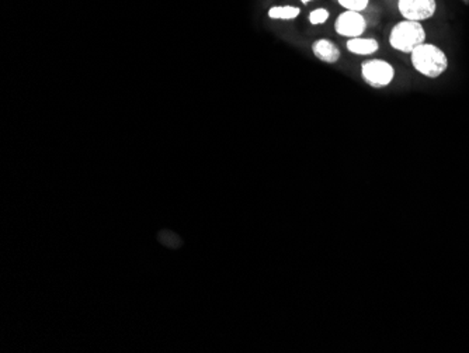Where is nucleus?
Returning <instances> with one entry per match:
<instances>
[{
  "mask_svg": "<svg viewBox=\"0 0 469 353\" xmlns=\"http://www.w3.org/2000/svg\"><path fill=\"white\" fill-rule=\"evenodd\" d=\"M413 68L423 76L436 79L440 78L448 69L447 54L434 44H421L411 54Z\"/></svg>",
  "mask_w": 469,
  "mask_h": 353,
  "instance_id": "obj_1",
  "label": "nucleus"
},
{
  "mask_svg": "<svg viewBox=\"0 0 469 353\" xmlns=\"http://www.w3.org/2000/svg\"><path fill=\"white\" fill-rule=\"evenodd\" d=\"M426 43V30L420 21L402 20L394 26L389 33V44L394 50L411 54L417 47Z\"/></svg>",
  "mask_w": 469,
  "mask_h": 353,
  "instance_id": "obj_2",
  "label": "nucleus"
},
{
  "mask_svg": "<svg viewBox=\"0 0 469 353\" xmlns=\"http://www.w3.org/2000/svg\"><path fill=\"white\" fill-rule=\"evenodd\" d=\"M361 76L367 85L375 89H382L392 83L395 69L384 59H367L361 65Z\"/></svg>",
  "mask_w": 469,
  "mask_h": 353,
  "instance_id": "obj_3",
  "label": "nucleus"
},
{
  "mask_svg": "<svg viewBox=\"0 0 469 353\" xmlns=\"http://www.w3.org/2000/svg\"><path fill=\"white\" fill-rule=\"evenodd\" d=\"M398 10L405 20L424 21L437 11L436 0H398Z\"/></svg>",
  "mask_w": 469,
  "mask_h": 353,
  "instance_id": "obj_4",
  "label": "nucleus"
},
{
  "mask_svg": "<svg viewBox=\"0 0 469 353\" xmlns=\"http://www.w3.org/2000/svg\"><path fill=\"white\" fill-rule=\"evenodd\" d=\"M367 28V20L360 11L345 10L335 21V31L347 38H355L364 34Z\"/></svg>",
  "mask_w": 469,
  "mask_h": 353,
  "instance_id": "obj_5",
  "label": "nucleus"
},
{
  "mask_svg": "<svg viewBox=\"0 0 469 353\" xmlns=\"http://www.w3.org/2000/svg\"><path fill=\"white\" fill-rule=\"evenodd\" d=\"M312 51H313L315 57L320 59L322 62L336 63L340 59V50H339V47L335 43H332L330 40L320 38V40L315 41L312 44Z\"/></svg>",
  "mask_w": 469,
  "mask_h": 353,
  "instance_id": "obj_6",
  "label": "nucleus"
},
{
  "mask_svg": "<svg viewBox=\"0 0 469 353\" xmlns=\"http://www.w3.org/2000/svg\"><path fill=\"white\" fill-rule=\"evenodd\" d=\"M346 47L352 54L362 56V57L372 56L379 50V44L375 38H364V37L349 38Z\"/></svg>",
  "mask_w": 469,
  "mask_h": 353,
  "instance_id": "obj_7",
  "label": "nucleus"
},
{
  "mask_svg": "<svg viewBox=\"0 0 469 353\" xmlns=\"http://www.w3.org/2000/svg\"><path fill=\"white\" fill-rule=\"evenodd\" d=\"M301 10L293 6H276L269 10V17L270 19H277V20H291L298 17Z\"/></svg>",
  "mask_w": 469,
  "mask_h": 353,
  "instance_id": "obj_8",
  "label": "nucleus"
},
{
  "mask_svg": "<svg viewBox=\"0 0 469 353\" xmlns=\"http://www.w3.org/2000/svg\"><path fill=\"white\" fill-rule=\"evenodd\" d=\"M345 10H352V11H362L368 7L370 0H338Z\"/></svg>",
  "mask_w": 469,
  "mask_h": 353,
  "instance_id": "obj_9",
  "label": "nucleus"
},
{
  "mask_svg": "<svg viewBox=\"0 0 469 353\" xmlns=\"http://www.w3.org/2000/svg\"><path fill=\"white\" fill-rule=\"evenodd\" d=\"M329 19V11L326 9H316L309 13V21L313 26L323 24Z\"/></svg>",
  "mask_w": 469,
  "mask_h": 353,
  "instance_id": "obj_10",
  "label": "nucleus"
},
{
  "mask_svg": "<svg viewBox=\"0 0 469 353\" xmlns=\"http://www.w3.org/2000/svg\"><path fill=\"white\" fill-rule=\"evenodd\" d=\"M301 1H302L303 4H308V3H309V1H312V0H301Z\"/></svg>",
  "mask_w": 469,
  "mask_h": 353,
  "instance_id": "obj_11",
  "label": "nucleus"
}]
</instances>
